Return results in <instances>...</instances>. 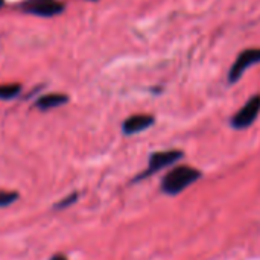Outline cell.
<instances>
[{
  "mask_svg": "<svg viewBox=\"0 0 260 260\" xmlns=\"http://www.w3.org/2000/svg\"><path fill=\"white\" fill-rule=\"evenodd\" d=\"M50 260H67V257H66V256H62V254H56V256L50 257Z\"/></svg>",
  "mask_w": 260,
  "mask_h": 260,
  "instance_id": "8fae6325",
  "label": "cell"
},
{
  "mask_svg": "<svg viewBox=\"0 0 260 260\" xmlns=\"http://www.w3.org/2000/svg\"><path fill=\"white\" fill-rule=\"evenodd\" d=\"M154 125V117L149 114H134L131 117H128L123 125L122 129L125 134L131 136V134H139L148 128H151Z\"/></svg>",
  "mask_w": 260,
  "mask_h": 260,
  "instance_id": "8992f818",
  "label": "cell"
},
{
  "mask_svg": "<svg viewBox=\"0 0 260 260\" xmlns=\"http://www.w3.org/2000/svg\"><path fill=\"white\" fill-rule=\"evenodd\" d=\"M260 114V94L250 98L245 105L232 117V126L235 129H247L250 128Z\"/></svg>",
  "mask_w": 260,
  "mask_h": 260,
  "instance_id": "3957f363",
  "label": "cell"
},
{
  "mask_svg": "<svg viewBox=\"0 0 260 260\" xmlns=\"http://www.w3.org/2000/svg\"><path fill=\"white\" fill-rule=\"evenodd\" d=\"M21 87L18 84H3L0 85V101H9L18 96Z\"/></svg>",
  "mask_w": 260,
  "mask_h": 260,
  "instance_id": "ba28073f",
  "label": "cell"
},
{
  "mask_svg": "<svg viewBox=\"0 0 260 260\" xmlns=\"http://www.w3.org/2000/svg\"><path fill=\"white\" fill-rule=\"evenodd\" d=\"M76 193H73V195H69L67 198H64L62 201H59L56 206H55V209H66V207H69L70 204H73L75 201H76Z\"/></svg>",
  "mask_w": 260,
  "mask_h": 260,
  "instance_id": "30bf717a",
  "label": "cell"
},
{
  "mask_svg": "<svg viewBox=\"0 0 260 260\" xmlns=\"http://www.w3.org/2000/svg\"><path fill=\"white\" fill-rule=\"evenodd\" d=\"M91 2H96V0H91Z\"/></svg>",
  "mask_w": 260,
  "mask_h": 260,
  "instance_id": "4fadbf2b",
  "label": "cell"
},
{
  "mask_svg": "<svg viewBox=\"0 0 260 260\" xmlns=\"http://www.w3.org/2000/svg\"><path fill=\"white\" fill-rule=\"evenodd\" d=\"M23 11L38 17H53L62 12L64 5L58 0H27L23 3Z\"/></svg>",
  "mask_w": 260,
  "mask_h": 260,
  "instance_id": "5b68a950",
  "label": "cell"
},
{
  "mask_svg": "<svg viewBox=\"0 0 260 260\" xmlns=\"http://www.w3.org/2000/svg\"><path fill=\"white\" fill-rule=\"evenodd\" d=\"M69 102V98L66 94L61 93H50V94H44L37 101V107L40 110H50V108H56L59 105H64Z\"/></svg>",
  "mask_w": 260,
  "mask_h": 260,
  "instance_id": "52a82bcc",
  "label": "cell"
},
{
  "mask_svg": "<svg viewBox=\"0 0 260 260\" xmlns=\"http://www.w3.org/2000/svg\"><path fill=\"white\" fill-rule=\"evenodd\" d=\"M260 62V47H253V49H245L242 50L236 61L233 62V66L230 67V72H229V82L230 84H236L242 76L244 73Z\"/></svg>",
  "mask_w": 260,
  "mask_h": 260,
  "instance_id": "7a4b0ae2",
  "label": "cell"
},
{
  "mask_svg": "<svg viewBox=\"0 0 260 260\" xmlns=\"http://www.w3.org/2000/svg\"><path fill=\"white\" fill-rule=\"evenodd\" d=\"M2 5H3V0H0V6H2Z\"/></svg>",
  "mask_w": 260,
  "mask_h": 260,
  "instance_id": "7c38bea8",
  "label": "cell"
},
{
  "mask_svg": "<svg viewBox=\"0 0 260 260\" xmlns=\"http://www.w3.org/2000/svg\"><path fill=\"white\" fill-rule=\"evenodd\" d=\"M183 152L178 151V149H171V151H160V152H154L151 157H149V165H148V169L143 172V175L140 178H145V177H149L158 171H161L163 168H168L174 163H177L178 160L183 158Z\"/></svg>",
  "mask_w": 260,
  "mask_h": 260,
  "instance_id": "277c9868",
  "label": "cell"
},
{
  "mask_svg": "<svg viewBox=\"0 0 260 260\" xmlns=\"http://www.w3.org/2000/svg\"><path fill=\"white\" fill-rule=\"evenodd\" d=\"M200 178L201 172L198 169L190 166H177L165 175L161 181V189L168 195H178L190 187L193 183H197Z\"/></svg>",
  "mask_w": 260,
  "mask_h": 260,
  "instance_id": "6da1fadb",
  "label": "cell"
},
{
  "mask_svg": "<svg viewBox=\"0 0 260 260\" xmlns=\"http://www.w3.org/2000/svg\"><path fill=\"white\" fill-rule=\"evenodd\" d=\"M18 198V195L15 192H6V190H0V207H6L12 203H15V200Z\"/></svg>",
  "mask_w": 260,
  "mask_h": 260,
  "instance_id": "9c48e42d",
  "label": "cell"
}]
</instances>
